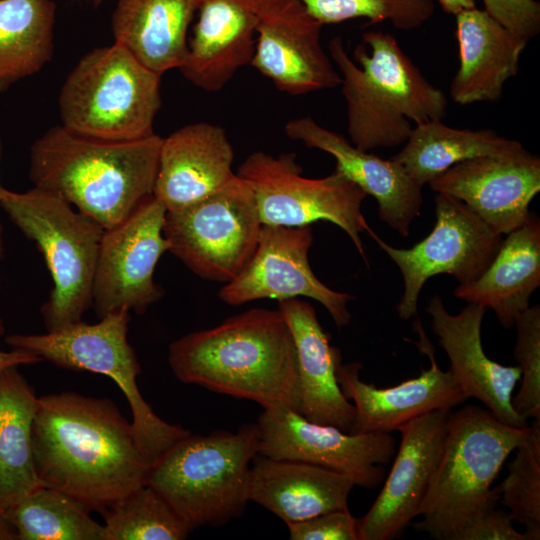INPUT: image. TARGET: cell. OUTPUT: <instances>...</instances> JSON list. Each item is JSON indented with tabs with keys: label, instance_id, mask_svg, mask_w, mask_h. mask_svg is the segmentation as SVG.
<instances>
[{
	"label": "cell",
	"instance_id": "18",
	"mask_svg": "<svg viewBox=\"0 0 540 540\" xmlns=\"http://www.w3.org/2000/svg\"><path fill=\"white\" fill-rule=\"evenodd\" d=\"M465 203L496 232L508 234L525 222L540 191V158L524 147L462 161L428 183Z\"/></svg>",
	"mask_w": 540,
	"mask_h": 540
},
{
	"label": "cell",
	"instance_id": "44",
	"mask_svg": "<svg viewBox=\"0 0 540 540\" xmlns=\"http://www.w3.org/2000/svg\"><path fill=\"white\" fill-rule=\"evenodd\" d=\"M1 155H2V143H1V139H0V159H1ZM4 187L1 186L0 184V192L3 190Z\"/></svg>",
	"mask_w": 540,
	"mask_h": 540
},
{
	"label": "cell",
	"instance_id": "13",
	"mask_svg": "<svg viewBox=\"0 0 540 540\" xmlns=\"http://www.w3.org/2000/svg\"><path fill=\"white\" fill-rule=\"evenodd\" d=\"M165 214L152 195L104 230L92 284L91 306L99 318L119 309L142 314L163 297L153 278L160 257L169 251Z\"/></svg>",
	"mask_w": 540,
	"mask_h": 540
},
{
	"label": "cell",
	"instance_id": "6",
	"mask_svg": "<svg viewBox=\"0 0 540 540\" xmlns=\"http://www.w3.org/2000/svg\"><path fill=\"white\" fill-rule=\"evenodd\" d=\"M257 424L237 432L191 434L151 466L147 484L193 530L239 517L249 498L250 463L259 453Z\"/></svg>",
	"mask_w": 540,
	"mask_h": 540
},
{
	"label": "cell",
	"instance_id": "29",
	"mask_svg": "<svg viewBox=\"0 0 540 540\" xmlns=\"http://www.w3.org/2000/svg\"><path fill=\"white\" fill-rule=\"evenodd\" d=\"M37 406L38 397L18 366L0 369V514L43 486L32 451Z\"/></svg>",
	"mask_w": 540,
	"mask_h": 540
},
{
	"label": "cell",
	"instance_id": "9",
	"mask_svg": "<svg viewBox=\"0 0 540 540\" xmlns=\"http://www.w3.org/2000/svg\"><path fill=\"white\" fill-rule=\"evenodd\" d=\"M129 312L119 309L100 318L98 323L81 320L45 334H10L5 342L13 349L33 353L59 368L110 377L129 403L137 442L152 466L191 433L180 425L162 420L141 395L136 380L141 367L127 339Z\"/></svg>",
	"mask_w": 540,
	"mask_h": 540
},
{
	"label": "cell",
	"instance_id": "38",
	"mask_svg": "<svg viewBox=\"0 0 540 540\" xmlns=\"http://www.w3.org/2000/svg\"><path fill=\"white\" fill-rule=\"evenodd\" d=\"M485 11L515 34L530 40L540 31L536 0H483Z\"/></svg>",
	"mask_w": 540,
	"mask_h": 540
},
{
	"label": "cell",
	"instance_id": "32",
	"mask_svg": "<svg viewBox=\"0 0 540 540\" xmlns=\"http://www.w3.org/2000/svg\"><path fill=\"white\" fill-rule=\"evenodd\" d=\"M66 494L40 486L1 515L18 540H103V525Z\"/></svg>",
	"mask_w": 540,
	"mask_h": 540
},
{
	"label": "cell",
	"instance_id": "24",
	"mask_svg": "<svg viewBox=\"0 0 540 540\" xmlns=\"http://www.w3.org/2000/svg\"><path fill=\"white\" fill-rule=\"evenodd\" d=\"M455 16L460 64L451 82L450 96L460 105L496 102L505 83L518 73L529 40L476 7Z\"/></svg>",
	"mask_w": 540,
	"mask_h": 540
},
{
	"label": "cell",
	"instance_id": "34",
	"mask_svg": "<svg viewBox=\"0 0 540 540\" xmlns=\"http://www.w3.org/2000/svg\"><path fill=\"white\" fill-rule=\"evenodd\" d=\"M524 442L516 448L508 475L498 486L500 504L512 521L524 525L527 540L540 539V420L529 425Z\"/></svg>",
	"mask_w": 540,
	"mask_h": 540
},
{
	"label": "cell",
	"instance_id": "21",
	"mask_svg": "<svg viewBox=\"0 0 540 540\" xmlns=\"http://www.w3.org/2000/svg\"><path fill=\"white\" fill-rule=\"evenodd\" d=\"M284 130L290 139L330 154L336 171L375 198L379 218L402 237L409 236L410 225L422 206V187L397 162L357 148L310 116L288 121Z\"/></svg>",
	"mask_w": 540,
	"mask_h": 540
},
{
	"label": "cell",
	"instance_id": "15",
	"mask_svg": "<svg viewBox=\"0 0 540 540\" xmlns=\"http://www.w3.org/2000/svg\"><path fill=\"white\" fill-rule=\"evenodd\" d=\"M257 18L251 65L277 89L302 95L341 84L321 43L322 24L299 0H246Z\"/></svg>",
	"mask_w": 540,
	"mask_h": 540
},
{
	"label": "cell",
	"instance_id": "35",
	"mask_svg": "<svg viewBox=\"0 0 540 540\" xmlns=\"http://www.w3.org/2000/svg\"><path fill=\"white\" fill-rule=\"evenodd\" d=\"M322 25L355 18L390 22L396 29L420 28L434 13V0H299Z\"/></svg>",
	"mask_w": 540,
	"mask_h": 540
},
{
	"label": "cell",
	"instance_id": "11",
	"mask_svg": "<svg viewBox=\"0 0 540 540\" xmlns=\"http://www.w3.org/2000/svg\"><path fill=\"white\" fill-rule=\"evenodd\" d=\"M261 228L254 194L236 174L205 199L166 211L163 233L169 251L193 273L227 283L252 258Z\"/></svg>",
	"mask_w": 540,
	"mask_h": 540
},
{
	"label": "cell",
	"instance_id": "43",
	"mask_svg": "<svg viewBox=\"0 0 540 540\" xmlns=\"http://www.w3.org/2000/svg\"><path fill=\"white\" fill-rule=\"evenodd\" d=\"M3 253V227L0 221V256ZM5 334V326L3 319L0 316V336H3Z\"/></svg>",
	"mask_w": 540,
	"mask_h": 540
},
{
	"label": "cell",
	"instance_id": "27",
	"mask_svg": "<svg viewBox=\"0 0 540 540\" xmlns=\"http://www.w3.org/2000/svg\"><path fill=\"white\" fill-rule=\"evenodd\" d=\"M540 285V220L530 213L507 234L487 268L473 281L459 284L455 297L494 311L501 325L514 326Z\"/></svg>",
	"mask_w": 540,
	"mask_h": 540
},
{
	"label": "cell",
	"instance_id": "37",
	"mask_svg": "<svg viewBox=\"0 0 540 540\" xmlns=\"http://www.w3.org/2000/svg\"><path fill=\"white\" fill-rule=\"evenodd\" d=\"M286 525L291 540H359L358 519L348 509Z\"/></svg>",
	"mask_w": 540,
	"mask_h": 540
},
{
	"label": "cell",
	"instance_id": "19",
	"mask_svg": "<svg viewBox=\"0 0 540 540\" xmlns=\"http://www.w3.org/2000/svg\"><path fill=\"white\" fill-rule=\"evenodd\" d=\"M414 329L420 336L415 344L430 359L429 369L422 370L418 377L378 388L360 379V363L338 365V384L355 409L351 433H390L416 417L434 410H451L468 399L451 371L438 367L433 346L419 320L414 322Z\"/></svg>",
	"mask_w": 540,
	"mask_h": 540
},
{
	"label": "cell",
	"instance_id": "4",
	"mask_svg": "<svg viewBox=\"0 0 540 540\" xmlns=\"http://www.w3.org/2000/svg\"><path fill=\"white\" fill-rule=\"evenodd\" d=\"M352 59L342 40L329 43L347 104L350 142L363 151L404 144L416 125L442 120L444 92L430 83L396 39L381 31L363 34Z\"/></svg>",
	"mask_w": 540,
	"mask_h": 540
},
{
	"label": "cell",
	"instance_id": "1",
	"mask_svg": "<svg viewBox=\"0 0 540 540\" xmlns=\"http://www.w3.org/2000/svg\"><path fill=\"white\" fill-rule=\"evenodd\" d=\"M32 451L43 486L101 514L145 485L151 468L114 402L70 391L38 397Z\"/></svg>",
	"mask_w": 540,
	"mask_h": 540
},
{
	"label": "cell",
	"instance_id": "5",
	"mask_svg": "<svg viewBox=\"0 0 540 540\" xmlns=\"http://www.w3.org/2000/svg\"><path fill=\"white\" fill-rule=\"evenodd\" d=\"M529 429L504 424L475 405L451 412L442 454L419 512L421 520L413 527L436 540H453L477 513L499 503V488H492V483Z\"/></svg>",
	"mask_w": 540,
	"mask_h": 540
},
{
	"label": "cell",
	"instance_id": "41",
	"mask_svg": "<svg viewBox=\"0 0 540 540\" xmlns=\"http://www.w3.org/2000/svg\"><path fill=\"white\" fill-rule=\"evenodd\" d=\"M444 12L456 15L459 12L475 7V0H437Z\"/></svg>",
	"mask_w": 540,
	"mask_h": 540
},
{
	"label": "cell",
	"instance_id": "14",
	"mask_svg": "<svg viewBox=\"0 0 540 540\" xmlns=\"http://www.w3.org/2000/svg\"><path fill=\"white\" fill-rule=\"evenodd\" d=\"M259 453L273 459L296 460L348 475L367 489L376 488L395 455L390 433H348L308 421L294 410L263 411L257 421Z\"/></svg>",
	"mask_w": 540,
	"mask_h": 540
},
{
	"label": "cell",
	"instance_id": "20",
	"mask_svg": "<svg viewBox=\"0 0 540 540\" xmlns=\"http://www.w3.org/2000/svg\"><path fill=\"white\" fill-rule=\"evenodd\" d=\"M486 308L469 303L460 313H449L438 295L426 312L431 328L450 361V371L467 398L481 401L499 421L526 427L528 421L512 406V393L521 378L518 366H505L491 360L481 342V324Z\"/></svg>",
	"mask_w": 540,
	"mask_h": 540
},
{
	"label": "cell",
	"instance_id": "39",
	"mask_svg": "<svg viewBox=\"0 0 540 540\" xmlns=\"http://www.w3.org/2000/svg\"><path fill=\"white\" fill-rule=\"evenodd\" d=\"M491 504L471 518L454 536L453 540H527L518 532L507 512Z\"/></svg>",
	"mask_w": 540,
	"mask_h": 540
},
{
	"label": "cell",
	"instance_id": "40",
	"mask_svg": "<svg viewBox=\"0 0 540 540\" xmlns=\"http://www.w3.org/2000/svg\"><path fill=\"white\" fill-rule=\"evenodd\" d=\"M42 361V359L30 352L13 349L11 351H0V369L9 366H19L23 364H33Z\"/></svg>",
	"mask_w": 540,
	"mask_h": 540
},
{
	"label": "cell",
	"instance_id": "33",
	"mask_svg": "<svg viewBox=\"0 0 540 540\" xmlns=\"http://www.w3.org/2000/svg\"><path fill=\"white\" fill-rule=\"evenodd\" d=\"M103 540H181L192 531L147 483L103 513Z\"/></svg>",
	"mask_w": 540,
	"mask_h": 540
},
{
	"label": "cell",
	"instance_id": "30",
	"mask_svg": "<svg viewBox=\"0 0 540 540\" xmlns=\"http://www.w3.org/2000/svg\"><path fill=\"white\" fill-rule=\"evenodd\" d=\"M522 146L490 129H458L437 120L413 127L401 151L391 159L423 187L457 163Z\"/></svg>",
	"mask_w": 540,
	"mask_h": 540
},
{
	"label": "cell",
	"instance_id": "2",
	"mask_svg": "<svg viewBox=\"0 0 540 540\" xmlns=\"http://www.w3.org/2000/svg\"><path fill=\"white\" fill-rule=\"evenodd\" d=\"M181 382L257 402L264 411H298L294 339L279 309L252 308L169 345Z\"/></svg>",
	"mask_w": 540,
	"mask_h": 540
},
{
	"label": "cell",
	"instance_id": "45",
	"mask_svg": "<svg viewBox=\"0 0 540 540\" xmlns=\"http://www.w3.org/2000/svg\"><path fill=\"white\" fill-rule=\"evenodd\" d=\"M91 1H93V3H95V4H100V3L103 2L104 0H91Z\"/></svg>",
	"mask_w": 540,
	"mask_h": 540
},
{
	"label": "cell",
	"instance_id": "26",
	"mask_svg": "<svg viewBox=\"0 0 540 540\" xmlns=\"http://www.w3.org/2000/svg\"><path fill=\"white\" fill-rule=\"evenodd\" d=\"M250 469L249 498L286 524L348 509L355 486L346 474L311 463L257 454Z\"/></svg>",
	"mask_w": 540,
	"mask_h": 540
},
{
	"label": "cell",
	"instance_id": "10",
	"mask_svg": "<svg viewBox=\"0 0 540 540\" xmlns=\"http://www.w3.org/2000/svg\"><path fill=\"white\" fill-rule=\"evenodd\" d=\"M251 188L262 225L300 227L323 220L347 233L367 263L361 233L369 232L362 211L367 194L334 170L323 178H307L296 154L251 153L236 173Z\"/></svg>",
	"mask_w": 540,
	"mask_h": 540
},
{
	"label": "cell",
	"instance_id": "17",
	"mask_svg": "<svg viewBox=\"0 0 540 540\" xmlns=\"http://www.w3.org/2000/svg\"><path fill=\"white\" fill-rule=\"evenodd\" d=\"M451 410H434L402 425L391 471L368 512L358 519L359 540L401 537L417 516L442 454Z\"/></svg>",
	"mask_w": 540,
	"mask_h": 540
},
{
	"label": "cell",
	"instance_id": "42",
	"mask_svg": "<svg viewBox=\"0 0 540 540\" xmlns=\"http://www.w3.org/2000/svg\"><path fill=\"white\" fill-rule=\"evenodd\" d=\"M0 540H18L13 526L0 514Z\"/></svg>",
	"mask_w": 540,
	"mask_h": 540
},
{
	"label": "cell",
	"instance_id": "22",
	"mask_svg": "<svg viewBox=\"0 0 540 540\" xmlns=\"http://www.w3.org/2000/svg\"><path fill=\"white\" fill-rule=\"evenodd\" d=\"M225 130L208 122L185 125L162 138L153 196L175 211L223 188L235 176Z\"/></svg>",
	"mask_w": 540,
	"mask_h": 540
},
{
	"label": "cell",
	"instance_id": "25",
	"mask_svg": "<svg viewBox=\"0 0 540 540\" xmlns=\"http://www.w3.org/2000/svg\"><path fill=\"white\" fill-rule=\"evenodd\" d=\"M197 12L186 60L179 70L195 86L216 92L240 68L251 64L257 18L246 0H199Z\"/></svg>",
	"mask_w": 540,
	"mask_h": 540
},
{
	"label": "cell",
	"instance_id": "7",
	"mask_svg": "<svg viewBox=\"0 0 540 540\" xmlns=\"http://www.w3.org/2000/svg\"><path fill=\"white\" fill-rule=\"evenodd\" d=\"M0 206L44 257L53 287L40 312L47 331L82 320L92 304V284L104 229L57 194L35 187L3 188Z\"/></svg>",
	"mask_w": 540,
	"mask_h": 540
},
{
	"label": "cell",
	"instance_id": "16",
	"mask_svg": "<svg viewBox=\"0 0 540 540\" xmlns=\"http://www.w3.org/2000/svg\"><path fill=\"white\" fill-rule=\"evenodd\" d=\"M313 242L310 225H262L257 248L246 266L219 291L229 305L271 298L278 301L307 297L321 303L338 328L347 326V303L354 299L323 284L313 273L308 251Z\"/></svg>",
	"mask_w": 540,
	"mask_h": 540
},
{
	"label": "cell",
	"instance_id": "12",
	"mask_svg": "<svg viewBox=\"0 0 540 540\" xmlns=\"http://www.w3.org/2000/svg\"><path fill=\"white\" fill-rule=\"evenodd\" d=\"M434 201V228L411 248L392 247L372 229L368 232L402 273L404 293L396 309L403 320L417 314L418 298L429 278L444 273L460 284L475 280L494 259L502 241V235L461 200L437 193Z\"/></svg>",
	"mask_w": 540,
	"mask_h": 540
},
{
	"label": "cell",
	"instance_id": "31",
	"mask_svg": "<svg viewBox=\"0 0 540 540\" xmlns=\"http://www.w3.org/2000/svg\"><path fill=\"white\" fill-rule=\"evenodd\" d=\"M54 20L51 0H0V93L51 60Z\"/></svg>",
	"mask_w": 540,
	"mask_h": 540
},
{
	"label": "cell",
	"instance_id": "23",
	"mask_svg": "<svg viewBox=\"0 0 540 540\" xmlns=\"http://www.w3.org/2000/svg\"><path fill=\"white\" fill-rule=\"evenodd\" d=\"M292 333L298 367V413L310 422L351 433L355 409L336 378L340 350L320 325L314 307L299 298L278 301Z\"/></svg>",
	"mask_w": 540,
	"mask_h": 540
},
{
	"label": "cell",
	"instance_id": "8",
	"mask_svg": "<svg viewBox=\"0 0 540 540\" xmlns=\"http://www.w3.org/2000/svg\"><path fill=\"white\" fill-rule=\"evenodd\" d=\"M161 75L113 43L85 54L64 81L59 111L65 129L80 136L133 141L154 133Z\"/></svg>",
	"mask_w": 540,
	"mask_h": 540
},
{
	"label": "cell",
	"instance_id": "36",
	"mask_svg": "<svg viewBox=\"0 0 540 540\" xmlns=\"http://www.w3.org/2000/svg\"><path fill=\"white\" fill-rule=\"evenodd\" d=\"M514 325L517 330L514 357L521 372V385L512 397V406L525 420H540L539 305L525 309L517 316Z\"/></svg>",
	"mask_w": 540,
	"mask_h": 540
},
{
	"label": "cell",
	"instance_id": "28",
	"mask_svg": "<svg viewBox=\"0 0 540 540\" xmlns=\"http://www.w3.org/2000/svg\"><path fill=\"white\" fill-rule=\"evenodd\" d=\"M198 4L199 0H117L112 20L115 43L161 76L180 69Z\"/></svg>",
	"mask_w": 540,
	"mask_h": 540
},
{
	"label": "cell",
	"instance_id": "3",
	"mask_svg": "<svg viewBox=\"0 0 540 540\" xmlns=\"http://www.w3.org/2000/svg\"><path fill=\"white\" fill-rule=\"evenodd\" d=\"M161 143L156 134L108 141L55 126L33 143L29 177L106 230L153 195Z\"/></svg>",
	"mask_w": 540,
	"mask_h": 540
}]
</instances>
